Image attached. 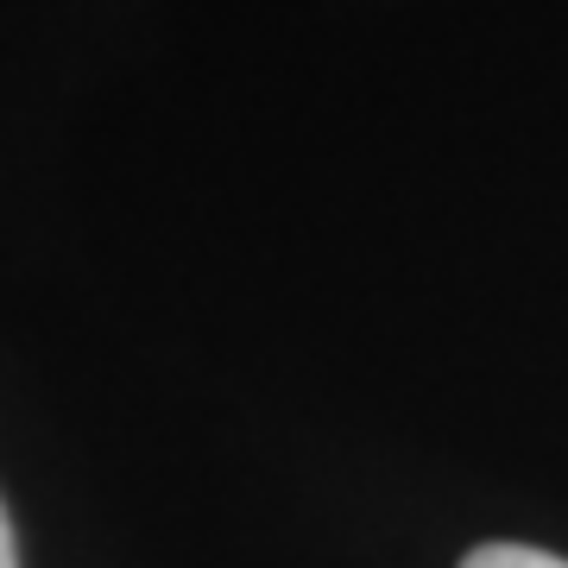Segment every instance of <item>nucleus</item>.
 <instances>
[{
	"instance_id": "obj_1",
	"label": "nucleus",
	"mask_w": 568,
	"mask_h": 568,
	"mask_svg": "<svg viewBox=\"0 0 568 568\" xmlns=\"http://www.w3.org/2000/svg\"><path fill=\"white\" fill-rule=\"evenodd\" d=\"M462 568H568V562L530 544H480V549H467Z\"/></svg>"
},
{
	"instance_id": "obj_2",
	"label": "nucleus",
	"mask_w": 568,
	"mask_h": 568,
	"mask_svg": "<svg viewBox=\"0 0 568 568\" xmlns=\"http://www.w3.org/2000/svg\"><path fill=\"white\" fill-rule=\"evenodd\" d=\"M0 568H20V544H13V525H7V506H0Z\"/></svg>"
}]
</instances>
